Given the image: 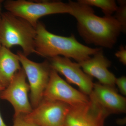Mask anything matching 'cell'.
Segmentation results:
<instances>
[{
  "instance_id": "1",
  "label": "cell",
  "mask_w": 126,
  "mask_h": 126,
  "mask_svg": "<svg viewBox=\"0 0 126 126\" xmlns=\"http://www.w3.org/2000/svg\"><path fill=\"white\" fill-rule=\"evenodd\" d=\"M70 15L77 21L79 35L88 44L112 48L122 32L121 26L113 16L100 17L89 6L78 1H69Z\"/></svg>"
},
{
  "instance_id": "2",
  "label": "cell",
  "mask_w": 126,
  "mask_h": 126,
  "mask_svg": "<svg viewBox=\"0 0 126 126\" xmlns=\"http://www.w3.org/2000/svg\"><path fill=\"white\" fill-rule=\"evenodd\" d=\"M35 29V54L47 59L62 56L80 63L90 58L101 48H91L84 45L72 34L66 37L52 33L39 21Z\"/></svg>"
},
{
  "instance_id": "3",
  "label": "cell",
  "mask_w": 126,
  "mask_h": 126,
  "mask_svg": "<svg viewBox=\"0 0 126 126\" xmlns=\"http://www.w3.org/2000/svg\"><path fill=\"white\" fill-rule=\"evenodd\" d=\"M36 29L24 19L8 11L2 12L0 24V45L9 49L18 46L27 56L35 53Z\"/></svg>"
},
{
  "instance_id": "4",
  "label": "cell",
  "mask_w": 126,
  "mask_h": 126,
  "mask_svg": "<svg viewBox=\"0 0 126 126\" xmlns=\"http://www.w3.org/2000/svg\"><path fill=\"white\" fill-rule=\"evenodd\" d=\"M2 6L7 11L24 19L35 28L39 19L43 16L53 14H69L71 12L68 4L60 1L7 0L3 1Z\"/></svg>"
},
{
  "instance_id": "5",
  "label": "cell",
  "mask_w": 126,
  "mask_h": 126,
  "mask_svg": "<svg viewBox=\"0 0 126 126\" xmlns=\"http://www.w3.org/2000/svg\"><path fill=\"white\" fill-rule=\"evenodd\" d=\"M16 54L29 81L31 104L33 109L35 108L43 99L52 68L48 59L37 63L28 59L21 51H18Z\"/></svg>"
},
{
  "instance_id": "6",
  "label": "cell",
  "mask_w": 126,
  "mask_h": 126,
  "mask_svg": "<svg viewBox=\"0 0 126 126\" xmlns=\"http://www.w3.org/2000/svg\"><path fill=\"white\" fill-rule=\"evenodd\" d=\"M70 108L63 102L43 99L31 112L24 116L36 126H65Z\"/></svg>"
},
{
  "instance_id": "7",
  "label": "cell",
  "mask_w": 126,
  "mask_h": 126,
  "mask_svg": "<svg viewBox=\"0 0 126 126\" xmlns=\"http://www.w3.org/2000/svg\"><path fill=\"white\" fill-rule=\"evenodd\" d=\"M27 78L22 68L15 75L9 85L0 93V99L9 102L14 108V116L26 115L33 110L28 97L30 91Z\"/></svg>"
},
{
  "instance_id": "8",
  "label": "cell",
  "mask_w": 126,
  "mask_h": 126,
  "mask_svg": "<svg viewBox=\"0 0 126 126\" xmlns=\"http://www.w3.org/2000/svg\"><path fill=\"white\" fill-rule=\"evenodd\" d=\"M43 99L63 102L70 106L86 103L90 100L89 96L73 87L52 69Z\"/></svg>"
},
{
  "instance_id": "9",
  "label": "cell",
  "mask_w": 126,
  "mask_h": 126,
  "mask_svg": "<svg viewBox=\"0 0 126 126\" xmlns=\"http://www.w3.org/2000/svg\"><path fill=\"white\" fill-rule=\"evenodd\" d=\"M89 97L90 100L86 103L70 106L65 126H104L110 114L92 96Z\"/></svg>"
},
{
  "instance_id": "10",
  "label": "cell",
  "mask_w": 126,
  "mask_h": 126,
  "mask_svg": "<svg viewBox=\"0 0 126 126\" xmlns=\"http://www.w3.org/2000/svg\"><path fill=\"white\" fill-rule=\"evenodd\" d=\"M47 59L51 68L63 75L68 82L77 85L79 91L86 95L89 96L92 93L94 85L92 78L84 73L78 63L62 56Z\"/></svg>"
},
{
  "instance_id": "11",
  "label": "cell",
  "mask_w": 126,
  "mask_h": 126,
  "mask_svg": "<svg viewBox=\"0 0 126 126\" xmlns=\"http://www.w3.org/2000/svg\"><path fill=\"white\" fill-rule=\"evenodd\" d=\"M78 63L84 73L96 79L99 83L115 88L116 78L108 70L111 63L104 56L102 48H100L92 57Z\"/></svg>"
},
{
  "instance_id": "12",
  "label": "cell",
  "mask_w": 126,
  "mask_h": 126,
  "mask_svg": "<svg viewBox=\"0 0 126 126\" xmlns=\"http://www.w3.org/2000/svg\"><path fill=\"white\" fill-rule=\"evenodd\" d=\"M90 95L110 115L126 112V98L119 94L115 88L99 82L94 83Z\"/></svg>"
},
{
  "instance_id": "13",
  "label": "cell",
  "mask_w": 126,
  "mask_h": 126,
  "mask_svg": "<svg viewBox=\"0 0 126 126\" xmlns=\"http://www.w3.org/2000/svg\"><path fill=\"white\" fill-rule=\"evenodd\" d=\"M17 54L0 45V82L5 88L22 67Z\"/></svg>"
},
{
  "instance_id": "14",
  "label": "cell",
  "mask_w": 126,
  "mask_h": 126,
  "mask_svg": "<svg viewBox=\"0 0 126 126\" xmlns=\"http://www.w3.org/2000/svg\"><path fill=\"white\" fill-rule=\"evenodd\" d=\"M79 1L90 6L100 8L104 16H112L118 7L116 2L114 0H78Z\"/></svg>"
},
{
  "instance_id": "15",
  "label": "cell",
  "mask_w": 126,
  "mask_h": 126,
  "mask_svg": "<svg viewBox=\"0 0 126 126\" xmlns=\"http://www.w3.org/2000/svg\"><path fill=\"white\" fill-rule=\"evenodd\" d=\"M117 1L119 6L113 16L121 26L122 32L125 34L126 32V1L119 0Z\"/></svg>"
},
{
  "instance_id": "16",
  "label": "cell",
  "mask_w": 126,
  "mask_h": 126,
  "mask_svg": "<svg viewBox=\"0 0 126 126\" xmlns=\"http://www.w3.org/2000/svg\"><path fill=\"white\" fill-rule=\"evenodd\" d=\"M24 115L14 116V124L12 126H36L26 119Z\"/></svg>"
},
{
  "instance_id": "17",
  "label": "cell",
  "mask_w": 126,
  "mask_h": 126,
  "mask_svg": "<svg viewBox=\"0 0 126 126\" xmlns=\"http://www.w3.org/2000/svg\"><path fill=\"white\" fill-rule=\"evenodd\" d=\"M115 85L117 86L119 91L123 95H126V77L124 76L116 78Z\"/></svg>"
},
{
  "instance_id": "18",
  "label": "cell",
  "mask_w": 126,
  "mask_h": 126,
  "mask_svg": "<svg viewBox=\"0 0 126 126\" xmlns=\"http://www.w3.org/2000/svg\"><path fill=\"white\" fill-rule=\"evenodd\" d=\"M115 55L119 59V61L124 65L126 64V47L121 45L119 49L115 53Z\"/></svg>"
},
{
  "instance_id": "19",
  "label": "cell",
  "mask_w": 126,
  "mask_h": 126,
  "mask_svg": "<svg viewBox=\"0 0 126 126\" xmlns=\"http://www.w3.org/2000/svg\"><path fill=\"white\" fill-rule=\"evenodd\" d=\"M1 92H0V93ZM0 126H7V125L3 121L2 119V116L1 115L0 113Z\"/></svg>"
},
{
  "instance_id": "20",
  "label": "cell",
  "mask_w": 126,
  "mask_h": 126,
  "mask_svg": "<svg viewBox=\"0 0 126 126\" xmlns=\"http://www.w3.org/2000/svg\"><path fill=\"white\" fill-rule=\"evenodd\" d=\"M3 1L2 0H0V24L1 20V15H2V8L3 7L2 4Z\"/></svg>"
},
{
  "instance_id": "21",
  "label": "cell",
  "mask_w": 126,
  "mask_h": 126,
  "mask_svg": "<svg viewBox=\"0 0 126 126\" xmlns=\"http://www.w3.org/2000/svg\"><path fill=\"white\" fill-rule=\"evenodd\" d=\"M5 88L2 86L0 82V92H1V91L4 90Z\"/></svg>"
}]
</instances>
